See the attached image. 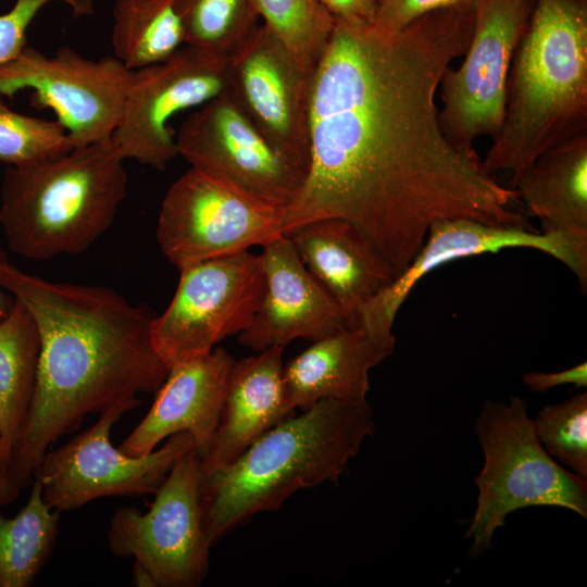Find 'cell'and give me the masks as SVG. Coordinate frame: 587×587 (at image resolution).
<instances>
[{
	"mask_svg": "<svg viewBox=\"0 0 587 587\" xmlns=\"http://www.w3.org/2000/svg\"><path fill=\"white\" fill-rule=\"evenodd\" d=\"M474 8L428 12L404 28L335 21L313 72L310 161L285 208L282 234L336 217L361 229L397 276L437 220L526 224L517 200L488 174L475 149L442 132L436 92L466 51Z\"/></svg>",
	"mask_w": 587,
	"mask_h": 587,
	"instance_id": "6da1fadb",
	"label": "cell"
},
{
	"mask_svg": "<svg viewBox=\"0 0 587 587\" xmlns=\"http://www.w3.org/2000/svg\"><path fill=\"white\" fill-rule=\"evenodd\" d=\"M0 282L33 315L40 335L36 386L5 469L20 494L35 478L48 448L86 415L157 392L168 367L155 351V312L112 288L58 283L24 273L8 259Z\"/></svg>",
	"mask_w": 587,
	"mask_h": 587,
	"instance_id": "7a4b0ae2",
	"label": "cell"
},
{
	"mask_svg": "<svg viewBox=\"0 0 587 587\" xmlns=\"http://www.w3.org/2000/svg\"><path fill=\"white\" fill-rule=\"evenodd\" d=\"M259 437L235 462L200 474L202 527L211 545L300 489L337 483L375 430L367 401L325 399Z\"/></svg>",
	"mask_w": 587,
	"mask_h": 587,
	"instance_id": "3957f363",
	"label": "cell"
},
{
	"mask_svg": "<svg viewBox=\"0 0 587 587\" xmlns=\"http://www.w3.org/2000/svg\"><path fill=\"white\" fill-rule=\"evenodd\" d=\"M587 133V0H534L510 67L502 127L485 171L516 178L549 148Z\"/></svg>",
	"mask_w": 587,
	"mask_h": 587,
	"instance_id": "277c9868",
	"label": "cell"
},
{
	"mask_svg": "<svg viewBox=\"0 0 587 587\" xmlns=\"http://www.w3.org/2000/svg\"><path fill=\"white\" fill-rule=\"evenodd\" d=\"M127 184L124 159L111 140L10 165L0 193L8 247L37 261L86 251L112 225Z\"/></svg>",
	"mask_w": 587,
	"mask_h": 587,
	"instance_id": "5b68a950",
	"label": "cell"
},
{
	"mask_svg": "<svg viewBox=\"0 0 587 587\" xmlns=\"http://www.w3.org/2000/svg\"><path fill=\"white\" fill-rule=\"evenodd\" d=\"M485 462L474 478L477 504L466 537L470 554L490 549L495 532L508 515L527 507H559L587 517V478L565 470L538 440L526 401H485L476 417Z\"/></svg>",
	"mask_w": 587,
	"mask_h": 587,
	"instance_id": "8992f818",
	"label": "cell"
},
{
	"mask_svg": "<svg viewBox=\"0 0 587 587\" xmlns=\"http://www.w3.org/2000/svg\"><path fill=\"white\" fill-rule=\"evenodd\" d=\"M284 214V208L190 167L167 189L155 237L167 261L180 270L262 247L282 234Z\"/></svg>",
	"mask_w": 587,
	"mask_h": 587,
	"instance_id": "52a82bcc",
	"label": "cell"
},
{
	"mask_svg": "<svg viewBox=\"0 0 587 587\" xmlns=\"http://www.w3.org/2000/svg\"><path fill=\"white\" fill-rule=\"evenodd\" d=\"M139 403L137 397L112 405L90 427L46 452L35 478L47 505L62 512L103 497L155 494L176 460L195 444L189 433L179 432L146 455L132 457L115 448L110 439L114 424Z\"/></svg>",
	"mask_w": 587,
	"mask_h": 587,
	"instance_id": "ba28073f",
	"label": "cell"
},
{
	"mask_svg": "<svg viewBox=\"0 0 587 587\" xmlns=\"http://www.w3.org/2000/svg\"><path fill=\"white\" fill-rule=\"evenodd\" d=\"M200 462L195 448L187 451L176 460L146 513L122 507L110 520L109 550L145 566L158 587H197L208 574L211 545L199 505Z\"/></svg>",
	"mask_w": 587,
	"mask_h": 587,
	"instance_id": "9c48e42d",
	"label": "cell"
},
{
	"mask_svg": "<svg viewBox=\"0 0 587 587\" xmlns=\"http://www.w3.org/2000/svg\"><path fill=\"white\" fill-rule=\"evenodd\" d=\"M134 71L115 57L86 59L70 47L51 57L25 46L0 65V96L30 88V104L51 109L74 148L111 140L133 83Z\"/></svg>",
	"mask_w": 587,
	"mask_h": 587,
	"instance_id": "30bf717a",
	"label": "cell"
},
{
	"mask_svg": "<svg viewBox=\"0 0 587 587\" xmlns=\"http://www.w3.org/2000/svg\"><path fill=\"white\" fill-rule=\"evenodd\" d=\"M178 271L175 294L151 325L153 347L168 370L241 333L250 324L264 287L261 257L249 250Z\"/></svg>",
	"mask_w": 587,
	"mask_h": 587,
	"instance_id": "8fae6325",
	"label": "cell"
},
{
	"mask_svg": "<svg viewBox=\"0 0 587 587\" xmlns=\"http://www.w3.org/2000/svg\"><path fill=\"white\" fill-rule=\"evenodd\" d=\"M534 0H480L471 40L459 67H448L439 84V122L454 146L474 149L477 138L494 139L505 113L513 55L525 34Z\"/></svg>",
	"mask_w": 587,
	"mask_h": 587,
	"instance_id": "7c38bea8",
	"label": "cell"
},
{
	"mask_svg": "<svg viewBox=\"0 0 587 587\" xmlns=\"http://www.w3.org/2000/svg\"><path fill=\"white\" fill-rule=\"evenodd\" d=\"M509 248L544 252L565 265L584 290L587 287V233L537 232L527 224H494L471 217L432 223L426 238L407 267L365 302L357 325L377 339L396 342L395 319L419 282L450 262Z\"/></svg>",
	"mask_w": 587,
	"mask_h": 587,
	"instance_id": "4fadbf2b",
	"label": "cell"
},
{
	"mask_svg": "<svg viewBox=\"0 0 587 587\" xmlns=\"http://www.w3.org/2000/svg\"><path fill=\"white\" fill-rule=\"evenodd\" d=\"M228 57L185 45L165 61L134 71L111 141L120 155L163 171L177 154L171 120L228 89Z\"/></svg>",
	"mask_w": 587,
	"mask_h": 587,
	"instance_id": "5bb4252c",
	"label": "cell"
},
{
	"mask_svg": "<svg viewBox=\"0 0 587 587\" xmlns=\"http://www.w3.org/2000/svg\"><path fill=\"white\" fill-rule=\"evenodd\" d=\"M176 148L190 167L284 209L304 179L255 127L228 89L187 117L176 135Z\"/></svg>",
	"mask_w": 587,
	"mask_h": 587,
	"instance_id": "9a60e30c",
	"label": "cell"
},
{
	"mask_svg": "<svg viewBox=\"0 0 587 587\" xmlns=\"http://www.w3.org/2000/svg\"><path fill=\"white\" fill-rule=\"evenodd\" d=\"M228 90L268 142L304 176L313 72L264 25L228 57Z\"/></svg>",
	"mask_w": 587,
	"mask_h": 587,
	"instance_id": "2e32d148",
	"label": "cell"
},
{
	"mask_svg": "<svg viewBox=\"0 0 587 587\" xmlns=\"http://www.w3.org/2000/svg\"><path fill=\"white\" fill-rule=\"evenodd\" d=\"M264 287L250 324L238 341L253 351L316 341L347 326L345 314L307 270L283 234L262 246Z\"/></svg>",
	"mask_w": 587,
	"mask_h": 587,
	"instance_id": "e0dca14e",
	"label": "cell"
},
{
	"mask_svg": "<svg viewBox=\"0 0 587 587\" xmlns=\"http://www.w3.org/2000/svg\"><path fill=\"white\" fill-rule=\"evenodd\" d=\"M235 361L217 347L170 367L149 412L117 448L132 457L146 455L163 439L187 432L202 459L213 441Z\"/></svg>",
	"mask_w": 587,
	"mask_h": 587,
	"instance_id": "ac0fdd59",
	"label": "cell"
},
{
	"mask_svg": "<svg viewBox=\"0 0 587 587\" xmlns=\"http://www.w3.org/2000/svg\"><path fill=\"white\" fill-rule=\"evenodd\" d=\"M283 235L341 309L347 326L355 325L361 307L397 277L395 268L369 237L345 220L319 218Z\"/></svg>",
	"mask_w": 587,
	"mask_h": 587,
	"instance_id": "d6986e66",
	"label": "cell"
},
{
	"mask_svg": "<svg viewBox=\"0 0 587 587\" xmlns=\"http://www.w3.org/2000/svg\"><path fill=\"white\" fill-rule=\"evenodd\" d=\"M284 349L272 347L235 361L213 441L200 462L201 475L232 464L264 433L295 414L284 388Z\"/></svg>",
	"mask_w": 587,
	"mask_h": 587,
	"instance_id": "ffe728a7",
	"label": "cell"
},
{
	"mask_svg": "<svg viewBox=\"0 0 587 587\" xmlns=\"http://www.w3.org/2000/svg\"><path fill=\"white\" fill-rule=\"evenodd\" d=\"M395 342L375 338L359 325L313 341L283 367L285 394L305 410L325 399L360 402L370 390V371L389 357Z\"/></svg>",
	"mask_w": 587,
	"mask_h": 587,
	"instance_id": "44dd1931",
	"label": "cell"
},
{
	"mask_svg": "<svg viewBox=\"0 0 587 587\" xmlns=\"http://www.w3.org/2000/svg\"><path fill=\"white\" fill-rule=\"evenodd\" d=\"M512 185L542 232L587 233V133L542 152Z\"/></svg>",
	"mask_w": 587,
	"mask_h": 587,
	"instance_id": "7402d4cb",
	"label": "cell"
},
{
	"mask_svg": "<svg viewBox=\"0 0 587 587\" xmlns=\"http://www.w3.org/2000/svg\"><path fill=\"white\" fill-rule=\"evenodd\" d=\"M40 348L33 315L15 299L10 313L0 321V451L4 473L33 399Z\"/></svg>",
	"mask_w": 587,
	"mask_h": 587,
	"instance_id": "603a6c76",
	"label": "cell"
},
{
	"mask_svg": "<svg viewBox=\"0 0 587 587\" xmlns=\"http://www.w3.org/2000/svg\"><path fill=\"white\" fill-rule=\"evenodd\" d=\"M177 0H114L111 43L116 59L139 70L165 61L185 43Z\"/></svg>",
	"mask_w": 587,
	"mask_h": 587,
	"instance_id": "cb8c5ba5",
	"label": "cell"
},
{
	"mask_svg": "<svg viewBox=\"0 0 587 587\" xmlns=\"http://www.w3.org/2000/svg\"><path fill=\"white\" fill-rule=\"evenodd\" d=\"M26 504L13 516L0 514V587H29L57 542L60 513L42 499L34 479Z\"/></svg>",
	"mask_w": 587,
	"mask_h": 587,
	"instance_id": "d4e9b609",
	"label": "cell"
},
{
	"mask_svg": "<svg viewBox=\"0 0 587 587\" xmlns=\"http://www.w3.org/2000/svg\"><path fill=\"white\" fill-rule=\"evenodd\" d=\"M185 45L229 57L259 26L254 0H177Z\"/></svg>",
	"mask_w": 587,
	"mask_h": 587,
	"instance_id": "484cf974",
	"label": "cell"
},
{
	"mask_svg": "<svg viewBox=\"0 0 587 587\" xmlns=\"http://www.w3.org/2000/svg\"><path fill=\"white\" fill-rule=\"evenodd\" d=\"M260 20L305 68L314 71L335 18L322 0H254Z\"/></svg>",
	"mask_w": 587,
	"mask_h": 587,
	"instance_id": "4316f807",
	"label": "cell"
},
{
	"mask_svg": "<svg viewBox=\"0 0 587 587\" xmlns=\"http://www.w3.org/2000/svg\"><path fill=\"white\" fill-rule=\"evenodd\" d=\"M533 424L547 453L569 471L587 478V392L544 405Z\"/></svg>",
	"mask_w": 587,
	"mask_h": 587,
	"instance_id": "83f0119b",
	"label": "cell"
},
{
	"mask_svg": "<svg viewBox=\"0 0 587 587\" xmlns=\"http://www.w3.org/2000/svg\"><path fill=\"white\" fill-rule=\"evenodd\" d=\"M73 148L58 121L15 112L0 96V161L24 165L61 155Z\"/></svg>",
	"mask_w": 587,
	"mask_h": 587,
	"instance_id": "f1b7e54d",
	"label": "cell"
},
{
	"mask_svg": "<svg viewBox=\"0 0 587 587\" xmlns=\"http://www.w3.org/2000/svg\"><path fill=\"white\" fill-rule=\"evenodd\" d=\"M53 0H16L13 8L0 15V65L14 59L26 46V30L39 10ZM67 4L73 17L91 15L96 0H60Z\"/></svg>",
	"mask_w": 587,
	"mask_h": 587,
	"instance_id": "f546056e",
	"label": "cell"
},
{
	"mask_svg": "<svg viewBox=\"0 0 587 587\" xmlns=\"http://www.w3.org/2000/svg\"><path fill=\"white\" fill-rule=\"evenodd\" d=\"M480 0H378L375 28L398 32L417 17L439 9L475 8Z\"/></svg>",
	"mask_w": 587,
	"mask_h": 587,
	"instance_id": "4dcf8cb0",
	"label": "cell"
},
{
	"mask_svg": "<svg viewBox=\"0 0 587 587\" xmlns=\"http://www.w3.org/2000/svg\"><path fill=\"white\" fill-rule=\"evenodd\" d=\"M522 380L533 392H545L561 385L586 388L587 363L580 362L575 366L559 372H527L522 375Z\"/></svg>",
	"mask_w": 587,
	"mask_h": 587,
	"instance_id": "1f68e13d",
	"label": "cell"
},
{
	"mask_svg": "<svg viewBox=\"0 0 587 587\" xmlns=\"http://www.w3.org/2000/svg\"><path fill=\"white\" fill-rule=\"evenodd\" d=\"M335 18L353 26L374 24L378 0H322Z\"/></svg>",
	"mask_w": 587,
	"mask_h": 587,
	"instance_id": "d6a6232c",
	"label": "cell"
},
{
	"mask_svg": "<svg viewBox=\"0 0 587 587\" xmlns=\"http://www.w3.org/2000/svg\"><path fill=\"white\" fill-rule=\"evenodd\" d=\"M132 585L137 587H158L151 573L136 561H134L132 570Z\"/></svg>",
	"mask_w": 587,
	"mask_h": 587,
	"instance_id": "836d02e7",
	"label": "cell"
},
{
	"mask_svg": "<svg viewBox=\"0 0 587 587\" xmlns=\"http://www.w3.org/2000/svg\"><path fill=\"white\" fill-rule=\"evenodd\" d=\"M7 260L5 252L0 247V262ZM15 298L0 282V321H2L12 310Z\"/></svg>",
	"mask_w": 587,
	"mask_h": 587,
	"instance_id": "e575fe53",
	"label": "cell"
},
{
	"mask_svg": "<svg viewBox=\"0 0 587 587\" xmlns=\"http://www.w3.org/2000/svg\"><path fill=\"white\" fill-rule=\"evenodd\" d=\"M17 494H15L11 487L9 486L5 473H4V466L1 460V451H0V507L7 505L11 502H13L17 498Z\"/></svg>",
	"mask_w": 587,
	"mask_h": 587,
	"instance_id": "d590c367",
	"label": "cell"
}]
</instances>
